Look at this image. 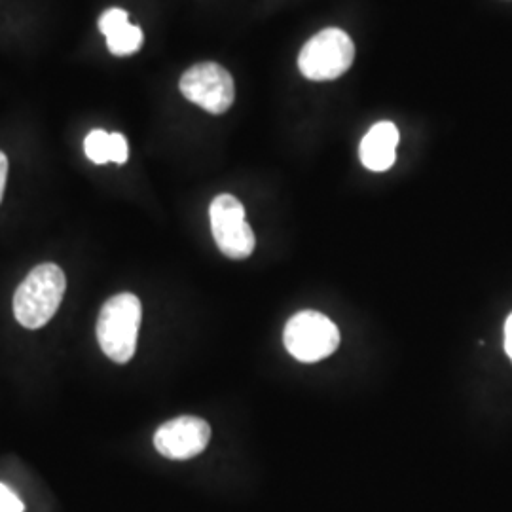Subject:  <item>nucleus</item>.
I'll return each instance as SVG.
<instances>
[{
	"instance_id": "obj_2",
	"label": "nucleus",
	"mask_w": 512,
	"mask_h": 512,
	"mask_svg": "<svg viewBox=\"0 0 512 512\" xmlns=\"http://www.w3.org/2000/svg\"><path fill=\"white\" fill-rule=\"evenodd\" d=\"M143 306L131 293L112 296L101 308L97 319V340L110 361L126 365L137 349Z\"/></svg>"
},
{
	"instance_id": "obj_9",
	"label": "nucleus",
	"mask_w": 512,
	"mask_h": 512,
	"mask_svg": "<svg viewBox=\"0 0 512 512\" xmlns=\"http://www.w3.org/2000/svg\"><path fill=\"white\" fill-rule=\"evenodd\" d=\"M99 31L107 38L110 54L131 55L143 46V31L129 23L126 10L110 8L99 18Z\"/></svg>"
},
{
	"instance_id": "obj_1",
	"label": "nucleus",
	"mask_w": 512,
	"mask_h": 512,
	"mask_svg": "<svg viewBox=\"0 0 512 512\" xmlns=\"http://www.w3.org/2000/svg\"><path fill=\"white\" fill-rule=\"evenodd\" d=\"M67 289V279L63 270L52 264H40L23 279L14 294V315L25 329H40L54 317L63 294Z\"/></svg>"
},
{
	"instance_id": "obj_8",
	"label": "nucleus",
	"mask_w": 512,
	"mask_h": 512,
	"mask_svg": "<svg viewBox=\"0 0 512 512\" xmlns=\"http://www.w3.org/2000/svg\"><path fill=\"white\" fill-rule=\"evenodd\" d=\"M399 129L393 122H380L366 133L359 147V156L366 169L382 173L391 169L397 160Z\"/></svg>"
},
{
	"instance_id": "obj_3",
	"label": "nucleus",
	"mask_w": 512,
	"mask_h": 512,
	"mask_svg": "<svg viewBox=\"0 0 512 512\" xmlns=\"http://www.w3.org/2000/svg\"><path fill=\"white\" fill-rule=\"evenodd\" d=\"M355 59V44L342 29H325L306 42L298 55V69L308 80L327 82L348 73Z\"/></svg>"
},
{
	"instance_id": "obj_10",
	"label": "nucleus",
	"mask_w": 512,
	"mask_h": 512,
	"mask_svg": "<svg viewBox=\"0 0 512 512\" xmlns=\"http://www.w3.org/2000/svg\"><path fill=\"white\" fill-rule=\"evenodd\" d=\"M109 137L105 129H93L90 135L84 141L86 156L92 160L93 164L103 165L110 162L109 158Z\"/></svg>"
},
{
	"instance_id": "obj_7",
	"label": "nucleus",
	"mask_w": 512,
	"mask_h": 512,
	"mask_svg": "<svg viewBox=\"0 0 512 512\" xmlns=\"http://www.w3.org/2000/svg\"><path fill=\"white\" fill-rule=\"evenodd\" d=\"M209 440L211 427L207 421L196 416H179L156 431L154 446L164 458L184 461L200 456Z\"/></svg>"
},
{
	"instance_id": "obj_11",
	"label": "nucleus",
	"mask_w": 512,
	"mask_h": 512,
	"mask_svg": "<svg viewBox=\"0 0 512 512\" xmlns=\"http://www.w3.org/2000/svg\"><path fill=\"white\" fill-rule=\"evenodd\" d=\"M109 158L114 164H126L129 158V147L122 133H110Z\"/></svg>"
},
{
	"instance_id": "obj_4",
	"label": "nucleus",
	"mask_w": 512,
	"mask_h": 512,
	"mask_svg": "<svg viewBox=\"0 0 512 512\" xmlns=\"http://www.w3.org/2000/svg\"><path fill=\"white\" fill-rule=\"evenodd\" d=\"M283 344L296 361L317 363L338 349L340 330L319 311H300L285 325Z\"/></svg>"
},
{
	"instance_id": "obj_13",
	"label": "nucleus",
	"mask_w": 512,
	"mask_h": 512,
	"mask_svg": "<svg viewBox=\"0 0 512 512\" xmlns=\"http://www.w3.org/2000/svg\"><path fill=\"white\" fill-rule=\"evenodd\" d=\"M6 179H8V158H6V154L0 152V202H2V196H4Z\"/></svg>"
},
{
	"instance_id": "obj_6",
	"label": "nucleus",
	"mask_w": 512,
	"mask_h": 512,
	"mask_svg": "<svg viewBox=\"0 0 512 512\" xmlns=\"http://www.w3.org/2000/svg\"><path fill=\"white\" fill-rule=\"evenodd\" d=\"M181 93L188 101L211 114H222L232 107L236 97L234 78L219 63H198L181 78Z\"/></svg>"
},
{
	"instance_id": "obj_12",
	"label": "nucleus",
	"mask_w": 512,
	"mask_h": 512,
	"mask_svg": "<svg viewBox=\"0 0 512 512\" xmlns=\"http://www.w3.org/2000/svg\"><path fill=\"white\" fill-rule=\"evenodd\" d=\"M23 503L18 495L0 484V512H23Z\"/></svg>"
},
{
	"instance_id": "obj_5",
	"label": "nucleus",
	"mask_w": 512,
	"mask_h": 512,
	"mask_svg": "<svg viewBox=\"0 0 512 512\" xmlns=\"http://www.w3.org/2000/svg\"><path fill=\"white\" fill-rule=\"evenodd\" d=\"M211 232L220 253L234 260H245L253 255L256 239L249 222L245 220V207L230 194L217 196L209 207Z\"/></svg>"
},
{
	"instance_id": "obj_14",
	"label": "nucleus",
	"mask_w": 512,
	"mask_h": 512,
	"mask_svg": "<svg viewBox=\"0 0 512 512\" xmlns=\"http://www.w3.org/2000/svg\"><path fill=\"white\" fill-rule=\"evenodd\" d=\"M505 351H507V355L511 357L512 361V313L509 315V319L505 321Z\"/></svg>"
}]
</instances>
